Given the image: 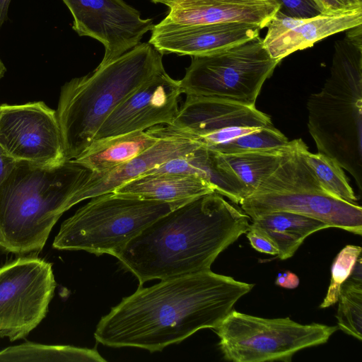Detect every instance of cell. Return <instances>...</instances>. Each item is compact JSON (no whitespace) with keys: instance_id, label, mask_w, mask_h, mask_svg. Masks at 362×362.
Listing matches in <instances>:
<instances>
[{"instance_id":"cell-1","label":"cell","mask_w":362,"mask_h":362,"mask_svg":"<svg viewBox=\"0 0 362 362\" xmlns=\"http://www.w3.org/2000/svg\"><path fill=\"white\" fill-rule=\"evenodd\" d=\"M253 286L211 270L140 286L100 319L94 337L109 347L160 351L216 328Z\"/></svg>"},{"instance_id":"cell-2","label":"cell","mask_w":362,"mask_h":362,"mask_svg":"<svg viewBox=\"0 0 362 362\" xmlns=\"http://www.w3.org/2000/svg\"><path fill=\"white\" fill-rule=\"evenodd\" d=\"M249 221L214 191L153 221L115 257L140 286L153 279L209 271L218 255L249 230Z\"/></svg>"},{"instance_id":"cell-3","label":"cell","mask_w":362,"mask_h":362,"mask_svg":"<svg viewBox=\"0 0 362 362\" xmlns=\"http://www.w3.org/2000/svg\"><path fill=\"white\" fill-rule=\"evenodd\" d=\"M89 171L74 160L56 165L25 161L0 185V250L18 255L39 253Z\"/></svg>"},{"instance_id":"cell-4","label":"cell","mask_w":362,"mask_h":362,"mask_svg":"<svg viewBox=\"0 0 362 362\" xmlns=\"http://www.w3.org/2000/svg\"><path fill=\"white\" fill-rule=\"evenodd\" d=\"M163 54L149 42L74 78L61 88L56 111L64 158L79 156L110 113L152 76L164 70Z\"/></svg>"},{"instance_id":"cell-5","label":"cell","mask_w":362,"mask_h":362,"mask_svg":"<svg viewBox=\"0 0 362 362\" xmlns=\"http://www.w3.org/2000/svg\"><path fill=\"white\" fill-rule=\"evenodd\" d=\"M334 42L330 74L307 101L317 153L334 160L362 189V24Z\"/></svg>"},{"instance_id":"cell-6","label":"cell","mask_w":362,"mask_h":362,"mask_svg":"<svg viewBox=\"0 0 362 362\" xmlns=\"http://www.w3.org/2000/svg\"><path fill=\"white\" fill-rule=\"evenodd\" d=\"M303 143L301 139L291 141L275 170L241 202L243 210L252 219L272 211H290L361 235V206L337 199L321 187L301 153Z\"/></svg>"},{"instance_id":"cell-7","label":"cell","mask_w":362,"mask_h":362,"mask_svg":"<svg viewBox=\"0 0 362 362\" xmlns=\"http://www.w3.org/2000/svg\"><path fill=\"white\" fill-rule=\"evenodd\" d=\"M185 202L101 194L91 198L62 223L52 246L115 257L148 224Z\"/></svg>"},{"instance_id":"cell-8","label":"cell","mask_w":362,"mask_h":362,"mask_svg":"<svg viewBox=\"0 0 362 362\" xmlns=\"http://www.w3.org/2000/svg\"><path fill=\"white\" fill-rule=\"evenodd\" d=\"M180 80L182 93L255 105L262 87L280 60L259 36L213 53L191 57Z\"/></svg>"},{"instance_id":"cell-9","label":"cell","mask_w":362,"mask_h":362,"mask_svg":"<svg viewBox=\"0 0 362 362\" xmlns=\"http://www.w3.org/2000/svg\"><path fill=\"white\" fill-rule=\"evenodd\" d=\"M337 326L301 325L289 317L267 319L232 310L214 329L225 359L290 362L298 351L326 343Z\"/></svg>"},{"instance_id":"cell-10","label":"cell","mask_w":362,"mask_h":362,"mask_svg":"<svg viewBox=\"0 0 362 362\" xmlns=\"http://www.w3.org/2000/svg\"><path fill=\"white\" fill-rule=\"evenodd\" d=\"M57 284L52 264L20 257L0 267V337L25 338L44 319Z\"/></svg>"},{"instance_id":"cell-11","label":"cell","mask_w":362,"mask_h":362,"mask_svg":"<svg viewBox=\"0 0 362 362\" xmlns=\"http://www.w3.org/2000/svg\"><path fill=\"white\" fill-rule=\"evenodd\" d=\"M271 126L274 125L270 117L255 105L195 95H186L171 124H161L165 132L191 139L211 151Z\"/></svg>"},{"instance_id":"cell-12","label":"cell","mask_w":362,"mask_h":362,"mask_svg":"<svg viewBox=\"0 0 362 362\" xmlns=\"http://www.w3.org/2000/svg\"><path fill=\"white\" fill-rule=\"evenodd\" d=\"M0 146L16 161L56 165L66 160L56 110L42 101L0 105Z\"/></svg>"},{"instance_id":"cell-13","label":"cell","mask_w":362,"mask_h":362,"mask_svg":"<svg viewBox=\"0 0 362 362\" xmlns=\"http://www.w3.org/2000/svg\"><path fill=\"white\" fill-rule=\"evenodd\" d=\"M71 12L72 28L79 36L92 37L103 44L104 65L141 42L154 25L139 11L123 0H62Z\"/></svg>"},{"instance_id":"cell-14","label":"cell","mask_w":362,"mask_h":362,"mask_svg":"<svg viewBox=\"0 0 362 362\" xmlns=\"http://www.w3.org/2000/svg\"><path fill=\"white\" fill-rule=\"evenodd\" d=\"M182 93L180 80L170 77L165 70L144 83L119 105L107 117L93 141L137 132L153 127L171 124L178 112Z\"/></svg>"},{"instance_id":"cell-15","label":"cell","mask_w":362,"mask_h":362,"mask_svg":"<svg viewBox=\"0 0 362 362\" xmlns=\"http://www.w3.org/2000/svg\"><path fill=\"white\" fill-rule=\"evenodd\" d=\"M261 29L244 22L182 25L160 21L153 25L148 42L161 54L193 57L245 42L259 36Z\"/></svg>"},{"instance_id":"cell-16","label":"cell","mask_w":362,"mask_h":362,"mask_svg":"<svg viewBox=\"0 0 362 362\" xmlns=\"http://www.w3.org/2000/svg\"><path fill=\"white\" fill-rule=\"evenodd\" d=\"M154 127L160 136V139L144 151L103 174L94 175L89 172L74 197V204L112 193L120 185L171 159L185 156L200 146L191 139L165 132L161 125Z\"/></svg>"},{"instance_id":"cell-17","label":"cell","mask_w":362,"mask_h":362,"mask_svg":"<svg viewBox=\"0 0 362 362\" xmlns=\"http://www.w3.org/2000/svg\"><path fill=\"white\" fill-rule=\"evenodd\" d=\"M161 21L182 25L244 22L267 27L279 10L276 0H177Z\"/></svg>"},{"instance_id":"cell-18","label":"cell","mask_w":362,"mask_h":362,"mask_svg":"<svg viewBox=\"0 0 362 362\" xmlns=\"http://www.w3.org/2000/svg\"><path fill=\"white\" fill-rule=\"evenodd\" d=\"M361 24L362 8L334 14L320 13L308 18H293L290 28L262 42L269 55L281 61L329 35Z\"/></svg>"},{"instance_id":"cell-19","label":"cell","mask_w":362,"mask_h":362,"mask_svg":"<svg viewBox=\"0 0 362 362\" xmlns=\"http://www.w3.org/2000/svg\"><path fill=\"white\" fill-rule=\"evenodd\" d=\"M208 181L194 175L174 173L147 174L133 179L112 193L146 200L187 202L214 192Z\"/></svg>"},{"instance_id":"cell-20","label":"cell","mask_w":362,"mask_h":362,"mask_svg":"<svg viewBox=\"0 0 362 362\" xmlns=\"http://www.w3.org/2000/svg\"><path fill=\"white\" fill-rule=\"evenodd\" d=\"M158 173L199 176L211 184L215 192L235 204H240L247 197L233 171L216 160L214 151L201 145L186 156L171 159L144 175Z\"/></svg>"},{"instance_id":"cell-21","label":"cell","mask_w":362,"mask_h":362,"mask_svg":"<svg viewBox=\"0 0 362 362\" xmlns=\"http://www.w3.org/2000/svg\"><path fill=\"white\" fill-rule=\"evenodd\" d=\"M155 127L93 142L72 160L94 175L103 174L130 160L160 139Z\"/></svg>"},{"instance_id":"cell-22","label":"cell","mask_w":362,"mask_h":362,"mask_svg":"<svg viewBox=\"0 0 362 362\" xmlns=\"http://www.w3.org/2000/svg\"><path fill=\"white\" fill-rule=\"evenodd\" d=\"M252 224L263 230L275 243L280 259L292 257L310 234L330 228L320 220L286 211L267 213L252 219Z\"/></svg>"},{"instance_id":"cell-23","label":"cell","mask_w":362,"mask_h":362,"mask_svg":"<svg viewBox=\"0 0 362 362\" xmlns=\"http://www.w3.org/2000/svg\"><path fill=\"white\" fill-rule=\"evenodd\" d=\"M291 144V141L288 146L276 150L231 154L214 152L217 160L235 175L243 185L247 197L275 170Z\"/></svg>"},{"instance_id":"cell-24","label":"cell","mask_w":362,"mask_h":362,"mask_svg":"<svg viewBox=\"0 0 362 362\" xmlns=\"http://www.w3.org/2000/svg\"><path fill=\"white\" fill-rule=\"evenodd\" d=\"M78 361L104 362L95 349L65 345L25 342L0 351V362Z\"/></svg>"},{"instance_id":"cell-25","label":"cell","mask_w":362,"mask_h":362,"mask_svg":"<svg viewBox=\"0 0 362 362\" xmlns=\"http://www.w3.org/2000/svg\"><path fill=\"white\" fill-rule=\"evenodd\" d=\"M301 153L320 185L327 192L341 200L357 204V197L343 168L334 160L320 153L310 152L305 143L301 146Z\"/></svg>"},{"instance_id":"cell-26","label":"cell","mask_w":362,"mask_h":362,"mask_svg":"<svg viewBox=\"0 0 362 362\" xmlns=\"http://www.w3.org/2000/svg\"><path fill=\"white\" fill-rule=\"evenodd\" d=\"M337 314L338 328L362 339V283L347 279L341 286Z\"/></svg>"},{"instance_id":"cell-27","label":"cell","mask_w":362,"mask_h":362,"mask_svg":"<svg viewBox=\"0 0 362 362\" xmlns=\"http://www.w3.org/2000/svg\"><path fill=\"white\" fill-rule=\"evenodd\" d=\"M290 141L279 129L271 126L237 137L223 145L217 146L213 151L231 154L276 150L288 146Z\"/></svg>"},{"instance_id":"cell-28","label":"cell","mask_w":362,"mask_h":362,"mask_svg":"<svg viewBox=\"0 0 362 362\" xmlns=\"http://www.w3.org/2000/svg\"><path fill=\"white\" fill-rule=\"evenodd\" d=\"M361 250L360 246L348 245L337 255L332 266L330 284L320 308H327L337 302L341 286L349 276Z\"/></svg>"},{"instance_id":"cell-29","label":"cell","mask_w":362,"mask_h":362,"mask_svg":"<svg viewBox=\"0 0 362 362\" xmlns=\"http://www.w3.org/2000/svg\"><path fill=\"white\" fill-rule=\"evenodd\" d=\"M279 4L278 12L282 15L308 18L322 13L315 0H276Z\"/></svg>"},{"instance_id":"cell-30","label":"cell","mask_w":362,"mask_h":362,"mask_svg":"<svg viewBox=\"0 0 362 362\" xmlns=\"http://www.w3.org/2000/svg\"><path fill=\"white\" fill-rule=\"evenodd\" d=\"M246 235L252 247L256 250L272 255H277L278 249L270 237L261 228L250 225Z\"/></svg>"},{"instance_id":"cell-31","label":"cell","mask_w":362,"mask_h":362,"mask_svg":"<svg viewBox=\"0 0 362 362\" xmlns=\"http://www.w3.org/2000/svg\"><path fill=\"white\" fill-rule=\"evenodd\" d=\"M322 13L334 14L349 11L362 8V4H358L351 0H315Z\"/></svg>"},{"instance_id":"cell-32","label":"cell","mask_w":362,"mask_h":362,"mask_svg":"<svg viewBox=\"0 0 362 362\" xmlns=\"http://www.w3.org/2000/svg\"><path fill=\"white\" fill-rule=\"evenodd\" d=\"M15 160L0 146V185L6 179L16 165Z\"/></svg>"},{"instance_id":"cell-33","label":"cell","mask_w":362,"mask_h":362,"mask_svg":"<svg viewBox=\"0 0 362 362\" xmlns=\"http://www.w3.org/2000/svg\"><path fill=\"white\" fill-rule=\"evenodd\" d=\"M275 283L284 288H294L298 286L299 279L295 274L286 271L278 274Z\"/></svg>"},{"instance_id":"cell-34","label":"cell","mask_w":362,"mask_h":362,"mask_svg":"<svg viewBox=\"0 0 362 362\" xmlns=\"http://www.w3.org/2000/svg\"><path fill=\"white\" fill-rule=\"evenodd\" d=\"M11 0H0V28L7 19L8 6Z\"/></svg>"},{"instance_id":"cell-35","label":"cell","mask_w":362,"mask_h":362,"mask_svg":"<svg viewBox=\"0 0 362 362\" xmlns=\"http://www.w3.org/2000/svg\"><path fill=\"white\" fill-rule=\"evenodd\" d=\"M151 1H153V3H159V4H165L169 7L171 4H173L177 0H151Z\"/></svg>"},{"instance_id":"cell-36","label":"cell","mask_w":362,"mask_h":362,"mask_svg":"<svg viewBox=\"0 0 362 362\" xmlns=\"http://www.w3.org/2000/svg\"><path fill=\"white\" fill-rule=\"evenodd\" d=\"M6 71V69L3 62H1V60L0 59V78H1L4 76Z\"/></svg>"},{"instance_id":"cell-37","label":"cell","mask_w":362,"mask_h":362,"mask_svg":"<svg viewBox=\"0 0 362 362\" xmlns=\"http://www.w3.org/2000/svg\"><path fill=\"white\" fill-rule=\"evenodd\" d=\"M351 1H353L354 2H355L356 4H362V0H351Z\"/></svg>"}]
</instances>
